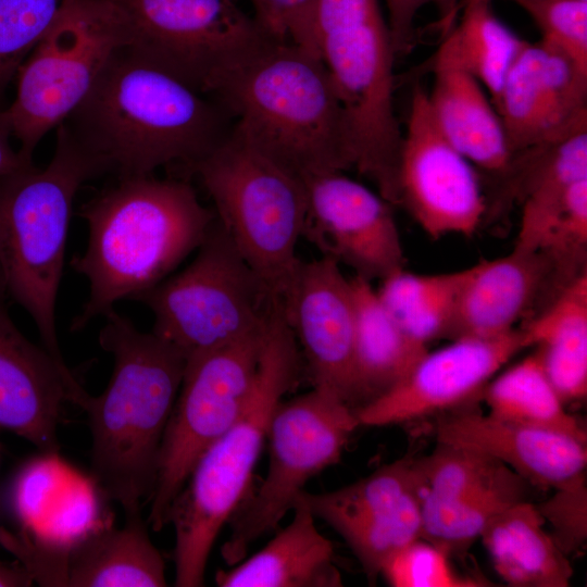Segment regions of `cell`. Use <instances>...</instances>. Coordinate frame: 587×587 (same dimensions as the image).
I'll return each mask as SVG.
<instances>
[{
	"label": "cell",
	"mask_w": 587,
	"mask_h": 587,
	"mask_svg": "<svg viewBox=\"0 0 587 587\" xmlns=\"http://www.w3.org/2000/svg\"><path fill=\"white\" fill-rule=\"evenodd\" d=\"M267 323L186 360L149 500L147 522L153 530L168 524L173 502L199 458L245 411L254 388Z\"/></svg>",
	"instance_id": "8fae6325"
},
{
	"label": "cell",
	"mask_w": 587,
	"mask_h": 587,
	"mask_svg": "<svg viewBox=\"0 0 587 587\" xmlns=\"http://www.w3.org/2000/svg\"><path fill=\"white\" fill-rule=\"evenodd\" d=\"M580 274L545 250L515 246L503 257L483 260L466 268L447 338H489L512 332Z\"/></svg>",
	"instance_id": "ffe728a7"
},
{
	"label": "cell",
	"mask_w": 587,
	"mask_h": 587,
	"mask_svg": "<svg viewBox=\"0 0 587 587\" xmlns=\"http://www.w3.org/2000/svg\"><path fill=\"white\" fill-rule=\"evenodd\" d=\"M188 172L198 175L240 254L283 301L301 262L296 248L307 215L304 182L234 128Z\"/></svg>",
	"instance_id": "ba28073f"
},
{
	"label": "cell",
	"mask_w": 587,
	"mask_h": 587,
	"mask_svg": "<svg viewBox=\"0 0 587 587\" xmlns=\"http://www.w3.org/2000/svg\"><path fill=\"white\" fill-rule=\"evenodd\" d=\"M466 268L439 274H416L404 268L380 280L377 296L399 327L427 347L447 338Z\"/></svg>",
	"instance_id": "f1b7e54d"
},
{
	"label": "cell",
	"mask_w": 587,
	"mask_h": 587,
	"mask_svg": "<svg viewBox=\"0 0 587 587\" xmlns=\"http://www.w3.org/2000/svg\"><path fill=\"white\" fill-rule=\"evenodd\" d=\"M503 1H510V2H513V3L517 4L519 7H521L523 3H526L528 1H534V0H503Z\"/></svg>",
	"instance_id": "b9f144b4"
},
{
	"label": "cell",
	"mask_w": 587,
	"mask_h": 587,
	"mask_svg": "<svg viewBox=\"0 0 587 587\" xmlns=\"http://www.w3.org/2000/svg\"><path fill=\"white\" fill-rule=\"evenodd\" d=\"M547 500L536 504L550 535L569 555L579 550L587 539L586 475L557 489Z\"/></svg>",
	"instance_id": "74e56055"
},
{
	"label": "cell",
	"mask_w": 587,
	"mask_h": 587,
	"mask_svg": "<svg viewBox=\"0 0 587 587\" xmlns=\"http://www.w3.org/2000/svg\"><path fill=\"white\" fill-rule=\"evenodd\" d=\"M300 494L292 507L291 522L261 550L229 570H220L215 575L217 586H342L333 544L317 530L316 517Z\"/></svg>",
	"instance_id": "cb8c5ba5"
},
{
	"label": "cell",
	"mask_w": 587,
	"mask_h": 587,
	"mask_svg": "<svg viewBox=\"0 0 587 587\" xmlns=\"http://www.w3.org/2000/svg\"><path fill=\"white\" fill-rule=\"evenodd\" d=\"M104 174L65 123L53 157L0 179V280L8 297L34 320L42 346L64 367L55 305L73 202L80 186Z\"/></svg>",
	"instance_id": "8992f818"
},
{
	"label": "cell",
	"mask_w": 587,
	"mask_h": 587,
	"mask_svg": "<svg viewBox=\"0 0 587 587\" xmlns=\"http://www.w3.org/2000/svg\"><path fill=\"white\" fill-rule=\"evenodd\" d=\"M299 371L297 340L283 305L276 303L245 411L199 458L171 508L168 523L175 529V586L204 585L212 547L248 495L272 414L297 383Z\"/></svg>",
	"instance_id": "5b68a950"
},
{
	"label": "cell",
	"mask_w": 587,
	"mask_h": 587,
	"mask_svg": "<svg viewBox=\"0 0 587 587\" xmlns=\"http://www.w3.org/2000/svg\"><path fill=\"white\" fill-rule=\"evenodd\" d=\"M165 563L141 511L120 528H100L70 545L65 586L164 587Z\"/></svg>",
	"instance_id": "d4e9b609"
},
{
	"label": "cell",
	"mask_w": 587,
	"mask_h": 587,
	"mask_svg": "<svg viewBox=\"0 0 587 587\" xmlns=\"http://www.w3.org/2000/svg\"><path fill=\"white\" fill-rule=\"evenodd\" d=\"M12 128L5 110L0 111V179L28 165L33 160L24 158L20 151H15L10 138Z\"/></svg>",
	"instance_id": "ab89813d"
},
{
	"label": "cell",
	"mask_w": 587,
	"mask_h": 587,
	"mask_svg": "<svg viewBox=\"0 0 587 587\" xmlns=\"http://www.w3.org/2000/svg\"><path fill=\"white\" fill-rule=\"evenodd\" d=\"M451 553L420 537L382 567L379 575L392 587H480L486 579L463 574L453 565Z\"/></svg>",
	"instance_id": "e575fe53"
},
{
	"label": "cell",
	"mask_w": 587,
	"mask_h": 587,
	"mask_svg": "<svg viewBox=\"0 0 587 587\" xmlns=\"http://www.w3.org/2000/svg\"><path fill=\"white\" fill-rule=\"evenodd\" d=\"M358 426L353 409L320 388L279 402L267 429L266 475L229 521L230 534L221 549L227 565L246 558L254 541L275 529L309 479L339 462Z\"/></svg>",
	"instance_id": "7c38bea8"
},
{
	"label": "cell",
	"mask_w": 587,
	"mask_h": 587,
	"mask_svg": "<svg viewBox=\"0 0 587 587\" xmlns=\"http://www.w3.org/2000/svg\"><path fill=\"white\" fill-rule=\"evenodd\" d=\"M432 71L427 98L442 134L474 166L503 177L512 160L504 127L485 88L459 55L454 26L444 34Z\"/></svg>",
	"instance_id": "603a6c76"
},
{
	"label": "cell",
	"mask_w": 587,
	"mask_h": 587,
	"mask_svg": "<svg viewBox=\"0 0 587 587\" xmlns=\"http://www.w3.org/2000/svg\"><path fill=\"white\" fill-rule=\"evenodd\" d=\"M547 376L569 404L587 395V272L570 282L522 327Z\"/></svg>",
	"instance_id": "83f0119b"
},
{
	"label": "cell",
	"mask_w": 587,
	"mask_h": 587,
	"mask_svg": "<svg viewBox=\"0 0 587 587\" xmlns=\"http://www.w3.org/2000/svg\"><path fill=\"white\" fill-rule=\"evenodd\" d=\"M213 97L233 128L301 180L354 168L341 103L322 60L267 38L223 73Z\"/></svg>",
	"instance_id": "3957f363"
},
{
	"label": "cell",
	"mask_w": 587,
	"mask_h": 587,
	"mask_svg": "<svg viewBox=\"0 0 587 587\" xmlns=\"http://www.w3.org/2000/svg\"><path fill=\"white\" fill-rule=\"evenodd\" d=\"M193 260L135 300L187 360L266 324L277 300L215 217Z\"/></svg>",
	"instance_id": "9c48e42d"
},
{
	"label": "cell",
	"mask_w": 587,
	"mask_h": 587,
	"mask_svg": "<svg viewBox=\"0 0 587 587\" xmlns=\"http://www.w3.org/2000/svg\"><path fill=\"white\" fill-rule=\"evenodd\" d=\"M0 280V427L47 453L59 450L62 407L84 409L90 395L68 367L29 341L10 317Z\"/></svg>",
	"instance_id": "44dd1931"
},
{
	"label": "cell",
	"mask_w": 587,
	"mask_h": 587,
	"mask_svg": "<svg viewBox=\"0 0 587 587\" xmlns=\"http://www.w3.org/2000/svg\"><path fill=\"white\" fill-rule=\"evenodd\" d=\"M282 304L314 388L355 409V315L350 278L332 258L301 261Z\"/></svg>",
	"instance_id": "ac0fdd59"
},
{
	"label": "cell",
	"mask_w": 587,
	"mask_h": 587,
	"mask_svg": "<svg viewBox=\"0 0 587 587\" xmlns=\"http://www.w3.org/2000/svg\"><path fill=\"white\" fill-rule=\"evenodd\" d=\"M525 479L512 472L497 483L449 500L422 498L421 537L460 552L480 538L490 521L510 504L525 500Z\"/></svg>",
	"instance_id": "4dcf8cb0"
},
{
	"label": "cell",
	"mask_w": 587,
	"mask_h": 587,
	"mask_svg": "<svg viewBox=\"0 0 587 587\" xmlns=\"http://www.w3.org/2000/svg\"><path fill=\"white\" fill-rule=\"evenodd\" d=\"M422 498L449 500L486 488L513 471L482 452L438 442L416 459Z\"/></svg>",
	"instance_id": "d6a6232c"
},
{
	"label": "cell",
	"mask_w": 587,
	"mask_h": 587,
	"mask_svg": "<svg viewBox=\"0 0 587 587\" xmlns=\"http://www.w3.org/2000/svg\"><path fill=\"white\" fill-rule=\"evenodd\" d=\"M112 1H114V2H117V3H118V2H121V1H123V0H112Z\"/></svg>",
	"instance_id": "7bdbcfd3"
},
{
	"label": "cell",
	"mask_w": 587,
	"mask_h": 587,
	"mask_svg": "<svg viewBox=\"0 0 587 587\" xmlns=\"http://www.w3.org/2000/svg\"><path fill=\"white\" fill-rule=\"evenodd\" d=\"M482 392L492 416L587 440L585 426L567 411V404L545 372L537 349L489 380Z\"/></svg>",
	"instance_id": "f546056e"
},
{
	"label": "cell",
	"mask_w": 587,
	"mask_h": 587,
	"mask_svg": "<svg viewBox=\"0 0 587 587\" xmlns=\"http://www.w3.org/2000/svg\"><path fill=\"white\" fill-rule=\"evenodd\" d=\"M79 215L88 243L70 265L86 277L89 295L72 330L168 277L199 248L216 217L190 184L152 174L117 178L82 205Z\"/></svg>",
	"instance_id": "7a4b0ae2"
},
{
	"label": "cell",
	"mask_w": 587,
	"mask_h": 587,
	"mask_svg": "<svg viewBox=\"0 0 587 587\" xmlns=\"http://www.w3.org/2000/svg\"><path fill=\"white\" fill-rule=\"evenodd\" d=\"M436 439L487 454L539 488L557 489L586 474L587 440L488 413H449L438 421Z\"/></svg>",
	"instance_id": "7402d4cb"
},
{
	"label": "cell",
	"mask_w": 587,
	"mask_h": 587,
	"mask_svg": "<svg viewBox=\"0 0 587 587\" xmlns=\"http://www.w3.org/2000/svg\"><path fill=\"white\" fill-rule=\"evenodd\" d=\"M130 52L198 91L268 37L236 0H123Z\"/></svg>",
	"instance_id": "4fadbf2b"
},
{
	"label": "cell",
	"mask_w": 587,
	"mask_h": 587,
	"mask_svg": "<svg viewBox=\"0 0 587 587\" xmlns=\"http://www.w3.org/2000/svg\"><path fill=\"white\" fill-rule=\"evenodd\" d=\"M491 0H464L461 22L454 26L464 66L497 102L509 70L526 45L491 9Z\"/></svg>",
	"instance_id": "1f68e13d"
},
{
	"label": "cell",
	"mask_w": 587,
	"mask_h": 587,
	"mask_svg": "<svg viewBox=\"0 0 587 587\" xmlns=\"http://www.w3.org/2000/svg\"><path fill=\"white\" fill-rule=\"evenodd\" d=\"M67 0H0V96Z\"/></svg>",
	"instance_id": "836d02e7"
},
{
	"label": "cell",
	"mask_w": 587,
	"mask_h": 587,
	"mask_svg": "<svg viewBox=\"0 0 587 587\" xmlns=\"http://www.w3.org/2000/svg\"><path fill=\"white\" fill-rule=\"evenodd\" d=\"M33 578L24 567H12L0 563V587L29 586Z\"/></svg>",
	"instance_id": "60d3db41"
},
{
	"label": "cell",
	"mask_w": 587,
	"mask_h": 587,
	"mask_svg": "<svg viewBox=\"0 0 587 587\" xmlns=\"http://www.w3.org/2000/svg\"><path fill=\"white\" fill-rule=\"evenodd\" d=\"M388 13L387 25L396 58L409 54L416 43L415 18L426 5H435L440 13L444 34L454 26L460 10L459 0H384Z\"/></svg>",
	"instance_id": "f35d334b"
},
{
	"label": "cell",
	"mask_w": 587,
	"mask_h": 587,
	"mask_svg": "<svg viewBox=\"0 0 587 587\" xmlns=\"http://www.w3.org/2000/svg\"><path fill=\"white\" fill-rule=\"evenodd\" d=\"M253 18L272 40L298 46L320 58L315 36L317 0H250Z\"/></svg>",
	"instance_id": "8d00e7d4"
},
{
	"label": "cell",
	"mask_w": 587,
	"mask_h": 587,
	"mask_svg": "<svg viewBox=\"0 0 587 587\" xmlns=\"http://www.w3.org/2000/svg\"><path fill=\"white\" fill-rule=\"evenodd\" d=\"M492 1V0H491Z\"/></svg>",
	"instance_id": "ee69618b"
},
{
	"label": "cell",
	"mask_w": 587,
	"mask_h": 587,
	"mask_svg": "<svg viewBox=\"0 0 587 587\" xmlns=\"http://www.w3.org/2000/svg\"><path fill=\"white\" fill-rule=\"evenodd\" d=\"M480 539L501 579L512 587H567L573 567L536 504L516 501L498 513Z\"/></svg>",
	"instance_id": "484cf974"
},
{
	"label": "cell",
	"mask_w": 587,
	"mask_h": 587,
	"mask_svg": "<svg viewBox=\"0 0 587 587\" xmlns=\"http://www.w3.org/2000/svg\"><path fill=\"white\" fill-rule=\"evenodd\" d=\"M300 495L314 516L345 539L366 571H378L421 537L422 488L412 455L342 488L323 494L303 490Z\"/></svg>",
	"instance_id": "9a60e30c"
},
{
	"label": "cell",
	"mask_w": 587,
	"mask_h": 587,
	"mask_svg": "<svg viewBox=\"0 0 587 587\" xmlns=\"http://www.w3.org/2000/svg\"><path fill=\"white\" fill-rule=\"evenodd\" d=\"M315 36L347 120L354 168L399 205L402 143L394 105V52L378 0H317Z\"/></svg>",
	"instance_id": "52a82bcc"
},
{
	"label": "cell",
	"mask_w": 587,
	"mask_h": 587,
	"mask_svg": "<svg viewBox=\"0 0 587 587\" xmlns=\"http://www.w3.org/2000/svg\"><path fill=\"white\" fill-rule=\"evenodd\" d=\"M304 185L308 205L302 237L322 255L349 265L371 282L404 268L392 205L378 192L342 172L313 176Z\"/></svg>",
	"instance_id": "e0dca14e"
},
{
	"label": "cell",
	"mask_w": 587,
	"mask_h": 587,
	"mask_svg": "<svg viewBox=\"0 0 587 587\" xmlns=\"http://www.w3.org/2000/svg\"><path fill=\"white\" fill-rule=\"evenodd\" d=\"M399 207L432 238L470 237L487 212L474 165L438 127L427 91L413 88L398 163Z\"/></svg>",
	"instance_id": "5bb4252c"
},
{
	"label": "cell",
	"mask_w": 587,
	"mask_h": 587,
	"mask_svg": "<svg viewBox=\"0 0 587 587\" xmlns=\"http://www.w3.org/2000/svg\"><path fill=\"white\" fill-rule=\"evenodd\" d=\"M350 284L355 315L358 408L394 387L428 349L399 327L382 304L371 280L354 275Z\"/></svg>",
	"instance_id": "4316f807"
},
{
	"label": "cell",
	"mask_w": 587,
	"mask_h": 587,
	"mask_svg": "<svg viewBox=\"0 0 587 587\" xmlns=\"http://www.w3.org/2000/svg\"><path fill=\"white\" fill-rule=\"evenodd\" d=\"M523 328L489 338L463 337L426 351L408 374L353 409L360 426H387L452 411L483 391L515 354L529 348Z\"/></svg>",
	"instance_id": "2e32d148"
},
{
	"label": "cell",
	"mask_w": 587,
	"mask_h": 587,
	"mask_svg": "<svg viewBox=\"0 0 587 587\" xmlns=\"http://www.w3.org/2000/svg\"><path fill=\"white\" fill-rule=\"evenodd\" d=\"M104 317L99 344L114 364L107 388L90 396L83 409L91 434L90 473L100 490L130 514L141 511L152 495L186 359L115 309Z\"/></svg>",
	"instance_id": "277c9868"
},
{
	"label": "cell",
	"mask_w": 587,
	"mask_h": 587,
	"mask_svg": "<svg viewBox=\"0 0 587 587\" xmlns=\"http://www.w3.org/2000/svg\"><path fill=\"white\" fill-rule=\"evenodd\" d=\"M495 108L512 157L587 128V70L541 40L526 42Z\"/></svg>",
	"instance_id": "d6986e66"
},
{
	"label": "cell",
	"mask_w": 587,
	"mask_h": 587,
	"mask_svg": "<svg viewBox=\"0 0 587 587\" xmlns=\"http://www.w3.org/2000/svg\"><path fill=\"white\" fill-rule=\"evenodd\" d=\"M129 43L122 7L112 0H67L17 71L5 109L20 153L33 160L45 135L83 102L111 59Z\"/></svg>",
	"instance_id": "30bf717a"
},
{
	"label": "cell",
	"mask_w": 587,
	"mask_h": 587,
	"mask_svg": "<svg viewBox=\"0 0 587 587\" xmlns=\"http://www.w3.org/2000/svg\"><path fill=\"white\" fill-rule=\"evenodd\" d=\"M521 8L538 27L542 42L587 70V0H534Z\"/></svg>",
	"instance_id": "d590c367"
},
{
	"label": "cell",
	"mask_w": 587,
	"mask_h": 587,
	"mask_svg": "<svg viewBox=\"0 0 587 587\" xmlns=\"http://www.w3.org/2000/svg\"><path fill=\"white\" fill-rule=\"evenodd\" d=\"M213 97L149 64L126 47L63 122L117 178L180 164L188 171L232 132Z\"/></svg>",
	"instance_id": "6da1fadb"
}]
</instances>
